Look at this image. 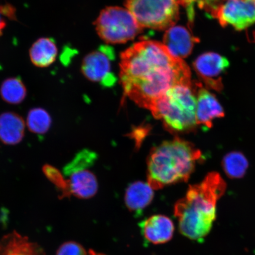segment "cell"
<instances>
[{
	"label": "cell",
	"instance_id": "1",
	"mask_svg": "<svg viewBox=\"0 0 255 255\" xmlns=\"http://www.w3.org/2000/svg\"><path fill=\"white\" fill-rule=\"evenodd\" d=\"M120 70L124 94L148 110L169 89L191 84L187 64L155 41H140L127 49L121 56Z\"/></svg>",
	"mask_w": 255,
	"mask_h": 255
},
{
	"label": "cell",
	"instance_id": "2",
	"mask_svg": "<svg viewBox=\"0 0 255 255\" xmlns=\"http://www.w3.org/2000/svg\"><path fill=\"white\" fill-rule=\"evenodd\" d=\"M226 189L225 181L216 172L207 174L200 183L190 186L186 196L174 206L181 234L191 240L203 241L211 231L217 203Z\"/></svg>",
	"mask_w": 255,
	"mask_h": 255
},
{
	"label": "cell",
	"instance_id": "3",
	"mask_svg": "<svg viewBox=\"0 0 255 255\" xmlns=\"http://www.w3.org/2000/svg\"><path fill=\"white\" fill-rule=\"evenodd\" d=\"M202 154L192 143L178 138L153 148L147 165L148 183L153 189L189 180Z\"/></svg>",
	"mask_w": 255,
	"mask_h": 255
},
{
	"label": "cell",
	"instance_id": "4",
	"mask_svg": "<svg viewBox=\"0 0 255 255\" xmlns=\"http://www.w3.org/2000/svg\"><path fill=\"white\" fill-rule=\"evenodd\" d=\"M194 91L191 84L174 86L158 98L149 110L171 131H191L197 125Z\"/></svg>",
	"mask_w": 255,
	"mask_h": 255
},
{
	"label": "cell",
	"instance_id": "5",
	"mask_svg": "<svg viewBox=\"0 0 255 255\" xmlns=\"http://www.w3.org/2000/svg\"><path fill=\"white\" fill-rule=\"evenodd\" d=\"M178 0H127L126 7L140 26L163 30L174 26L179 17Z\"/></svg>",
	"mask_w": 255,
	"mask_h": 255
},
{
	"label": "cell",
	"instance_id": "6",
	"mask_svg": "<svg viewBox=\"0 0 255 255\" xmlns=\"http://www.w3.org/2000/svg\"><path fill=\"white\" fill-rule=\"evenodd\" d=\"M95 26L101 39L112 44L124 43L134 39L142 28L128 9L119 7L102 11Z\"/></svg>",
	"mask_w": 255,
	"mask_h": 255
},
{
	"label": "cell",
	"instance_id": "7",
	"mask_svg": "<svg viewBox=\"0 0 255 255\" xmlns=\"http://www.w3.org/2000/svg\"><path fill=\"white\" fill-rule=\"evenodd\" d=\"M96 159L97 155L94 152L84 149L78 153L64 168V175L69 178L66 180L71 195L87 199L97 193V179L91 170Z\"/></svg>",
	"mask_w": 255,
	"mask_h": 255
},
{
	"label": "cell",
	"instance_id": "8",
	"mask_svg": "<svg viewBox=\"0 0 255 255\" xmlns=\"http://www.w3.org/2000/svg\"><path fill=\"white\" fill-rule=\"evenodd\" d=\"M115 58L114 51L111 47L102 46L95 52L89 53L83 60L82 72L91 81L100 83L110 87L117 81L112 72V62Z\"/></svg>",
	"mask_w": 255,
	"mask_h": 255
},
{
	"label": "cell",
	"instance_id": "9",
	"mask_svg": "<svg viewBox=\"0 0 255 255\" xmlns=\"http://www.w3.org/2000/svg\"><path fill=\"white\" fill-rule=\"evenodd\" d=\"M212 17L223 27L245 29L255 23V0H226Z\"/></svg>",
	"mask_w": 255,
	"mask_h": 255
},
{
	"label": "cell",
	"instance_id": "10",
	"mask_svg": "<svg viewBox=\"0 0 255 255\" xmlns=\"http://www.w3.org/2000/svg\"><path fill=\"white\" fill-rule=\"evenodd\" d=\"M229 66V60L225 57L213 52L202 54L193 63L197 75L206 87L218 92L222 90V75Z\"/></svg>",
	"mask_w": 255,
	"mask_h": 255
},
{
	"label": "cell",
	"instance_id": "11",
	"mask_svg": "<svg viewBox=\"0 0 255 255\" xmlns=\"http://www.w3.org/2000/svg\"><path fill=\"white\" fill-rule=\"evenodd\" d=\"M196 120L197 125L206 129L213 126V121L224 117L225 113L215 96L206 89L197 88Z\"/></svg>",
	"mask_w": 255,
	"mask_h": 255
},
{
	"label": "cell",
	"instance_id": "12",
	"mask_svg": "<svg viewBox=\"0 0 255 255\" xmlns=\"http://www.w3.org/2000/svg\"><path fill=\"white\" fill-rule=\"evenodd\" d=\"M140 228L143 237L153 244H162L170 241L173 237L174 226L168 217L157 215L143 221Z\"/></svg>",
	"mask_w": 255,
	"mask_h": 255
},
{
	"label": "cell",
	"instance_id": "13",
	"mask_svg": "<svg viewBox=\"0 0 255 255\" xmlns=\"http://www.w3.org/2000/svg\"><path fill=\"white\" fill-rule=\"evenodd\" d=\"M198 41L186 27L174 25L166 30L163 44L172 55L183 59L190 55L194 44Z\"/></svg>",
	"mask_w": 255,
	"mask_h": 255
},
{
	"label": "cell",
	"instance_id": "14",
	"mask_svg": "<svg viewBox=\"0 0 255 255\" xmlns=\"http://www.w3.org/2000/svg\"><path fill=\"white\" fill-rule=\"evenodd\" d=\"M0 255H46L39 244L14 231L0 240Z\"/></svg>",
	"mask_w": 255,
	"mask_h": 255
},
{
	"label": "cell",
	"instance_id": "15",
	"mask_svg": "<svg viewBox=\"0 0 255 255\" xmlns=\"http://www.w3.org/2000/svg\"><path fill=\"white\" fill-rule=\"evenodd\" d=\"M25 124L20 115L5 112L0 115V141L7 145H15L23 139Z\"/></svg>",
	"mask_w": 255,
	"mask_h": 255
},
{
	"label": "cell",
	"instance_id": "16",
	"mask_svg": "<svg viewBox=\"0 0 255 255\" xmlns=\"http://www.w3.org/2000/svg\"><path fill=\"white\" fill-rule=\"evenodd\" d=\"M147 183L136 181L130 184L126 190L125 202L130 211L141 213L154 198V191Z\"/></svg>",
	"mask_w": 255,
	"mask_h": 255
},
{
	"label": "cell",
	"instance_id": "17",
	"mask_svg": "<svg viewBox=\"0 0 255 255\" xmlns=\"http://www.w3.org/2000/svg\"><path fill=\"white\" fill-rule=\"evenodd\" d=\"M58 49L52 38L41 37L32 44L29 50L30 59L37 68H44L52 65L57 58Z\"/></svg>",
	"mask_w": 255,
	"mask_h": 255
},
{
	"label": "cell",
	"instance_id": "18",
	"mask_svg": "<svg viewBox=\"0 0 255 255\" xmlns=\"http://www.w3.org/2000/svg\"><path fill=\"white\" fill-rule=\"evenodd\" d=\"M27 93V88L19 77L6 79L0 87V96L8 104H20L26 98Z\"/></svg>",
	"mask_w": 255,
	"mask_h": 255
},
{
	"label": "cell",
	"instance_id": "19",
	"mask_svg": "<svg viewBox=\"0 0 255 255\" xmlns=\"http://www.w3.org/2000/svg\"><path fill=\"white\" fill-rule=\"evenodd\" d=\"M52 124V118L43 108H35L28 112L26 124L32 133L37 135L45 134L49 131Z\"/></svg>",
	"mask_w": 255,
	"mask_h": 255
},
{
	"label": "cell",
	"instance_id": "20",
	"mask_svg": "<svg viewBox=\"0 0 255 255\" xmlns=\"http://www.w3.org/2000/svg\"><path fill=\"white\" fill-rule=\"evenodd\" d=\"M222 166L226 175L235 179L244 176L248 167V162L241 152H232L223 158Z\"/></svg>",
	"mask_w": 255,
	"mask_h": 255
},
{
	"label": "cell",
	"instance_id": "21",
	"mask_svg": "<svg viewBox=\"0 0 255 255\" xmlns=\"http://www.w3.org/2000/svg\"><path fill=\"white\" fill-rule=\"evenodd\" d=\"M43 172L47 179L55 185L57 189L60 191V199L66 198L71 196L68 182L59 170L52 165L46 164L43 167Z\"/></svg>",
	"mask_w": 255,
	"mask_h": 255
},
{
	"label": "cell",
	"instance_id": "22",
	"mask_svg": "<svg viewBox=\"0 0 255 255\" xmlns=\"http://www.w3.org/2000/svg\"><path fill=\"white\" fill-rule=\"evenodd\" d=\"M56 255H88L82 245L75 242L64 243L57 251Z\"/></svg>",
	"mask_w": 255,
	"mask_h": 255
},
{
	"label": "cell",
	"instance_id": "23",
	"mask_svg": "<svg viewBox=\"0 0 255 255\" xmlns=\"http://www.w3.org/2000/svg\"><path fill=\"white\" fill-rule=\"evenodd\" d=\"M225 1L226 0H197L196 2L201 9L212 16Z\"/></svg>",
	"mask_w": 255,
	"mask_h": 255
},
{
	"label": "cell",
	"instance_id": "24",
	"mask_svg": "<svg viewBox=\"0 0 255 255\" xmlns=\"http://www.w3.org/2000/svg\"><path fill=\"white\" fill-rule=\"evenodd\" d=\"M15 12L16 9L13 5L8 4V3H7V4L0 5V13H1L5 18H7L8 19H10L11 20H17Z\"/></svg>",
	"mask_w": 255,
	"mask_h": 255
},
{
	"label": "cell",
	"instance_id": "25",
	"mask_svg": "<svg viewBox=\"0 0 255 255\" xmlns=\"http://www.w3.org/2000/svg\"><path fill=\"white\" fill-rule=\"evenodd\" d=\"M181 5L187 8L188 17L190 21L192 22L194 18V4L197 0H178Z\"/></svg>",
	"mask_w": 255,
	"mask_h": 255
},
{
	"label": "cell",
	"instance_id": "26",
	"mask_svg": "<svg viewBox=\"0 0 255 255\" xmlns=\"http://www.w3.org/2000/svg\"><path fill=\"white\" fill-rule=\"evenodd\" d=\"M7 25V21H6V18L0 13V37L3 34V32Z\"/></svg>",
	"mask_w": 255,
	"mask_h": 255
},
{
	"label": "cell",
	"instance_id": "27",
	"mask_svg": "<svg viewBox=\"0 0 255 255\" xmlns=\"http://www.w3.org/2000/svg\"><path fill=\"white\" fill-rule=\"evenodd\" d=\"M89 255H105L103 254H100V253H96V252H95L94 251L91 250V251H89Z\"/></svg>",
	"mask_w": 255,
	"mask_h": 255
},
{
	"label": "cell",
	"instance_id": "28",
	"mask_svg": "<svg viewBox=\"0 0 255 255\" xmlns=\"http://www.w3.org/2000/svg\"><path fill=\"white\" fill-rule=\"evenodd\" d=\"M254 38H255V31L254 33Z\"/></svg>",
	"mask_w": 255,
	"mask_h": 255
}]
</instances>
